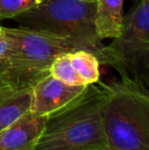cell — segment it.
Returning a JSON list of instances; mask_svg holds the SVG:
<instances>
[{"label":"cell","mask_w":149,"mask_h":150,"mask_svg":"<svg viewBox=\"0 0 149 150\" xmlns=\"http://www.w3.org/2000/svg\"><path fill=\"white\" fill-rule=\"evenodd\" d=\"M2 32H3V27H2L1 25H0V35L2 34Z\"/></svg>","instance_id":"2e32d148"},{"label":"cell","mask_w":149,"mask_h":150,"mask_svg":"<svg viewBox=\"0 0 149 150\" xmlns=\"http://www.w3.org/2000/svg\"><path fill=\"white\" fill-rule=\"evenodd\" d=\"M70 59L76 73L86 85L99 81L100 63L93 53L86 50H75L70 52Z\"/></svg>","instance_id":"30bf717a"},{"label":"cell","mask_w":149,"mask_h":150,"mask_svg":"<svg viewBox=\"0 0 149 150\" xmlns=\"http://www.w3.org/2000/svg\"><path fill=\"white\" fill-rule=\"evenodd\" d=\"M46 117L32 111L25 113L0 133V150H36Z\"/></svg>","instance_id":"52a82bcc"},{"label":"cell","mask_w":149,"mask_h":150,"mask_svg":"<svg viewBox=\"0 0 149 150\" xmlns=\"http://www.w3.org/2000/svg\"><path fill=\"white\" fill-rule=\"evenodd\" d=\"M46 0H0V20L13 18L18 14L42 4Z\"/></svg>","instance_id":"7c38bea8"},{"label":"cell","mask_w":149,"mask_h":150,"mask_svg":"<svg viewBox=\"0 0 149 150\" xmlns=\"http://www.w3.org/2000/svg\"><path fill=\"white\" fill-rule=\"evenodd\" d=\"M103 64L148 88L149 0H141L124 16L121 34L105 45Z\"/></svg>","instance_id":"5b68a950"},{"label":"cell","mask_w":149,"mask_h":150,"mask_svg":"<svg viewBox=\"0 0 149 150\" xmlns=\"http://www.w3.org/2000/svg\"><path fill=\"white\" fill-rule=\"evenodd\" d=\"M9 41V53L4 76L13 90L33 87L49 75V69L58 55L75 51L68 39L43 30L20 26L4 28Z\"/></svg>","instance_id":"277c9868"},{"label":"cell","mask_w":149,"mask_h":150,"mask_svg":"<svg viewBox=\"0 0 149 150\" xmlns=\"http://www.w3.org/2000/svg\"><path fill=\"white\" fill-rule=\"evenodd\" d=\"M124 0H96L94 24L101 40L113 39L121 34L123 27Z\"/></svg>","instance_id":"ba28073f"},{"label":"cell","mask_w":149,"mask_h":150,"mask_svg":"<svg viewBox=\"0 0 149 150\" xmlns=\"http://www.w3.org/2000/svg\"><path fill=\"white\" fill-rule=\"evenodd\" d=\"M8 53H9V41L3 31L0 35V69L3 71V73L5 71L7 65Z\"/></svg>","instance_id":"4fadbf2b"},{"label":"cell","mask_w":149,"mask_h":150,"mask_svg":"<svg viewBox=\"0 0 149 150\" xmlns=\"http://www.w3.org/2000/svg\"><path fill=\"white\" fill-rule=\"evenodd\" d=\"M102 87L101 117L107 145L121 150H149L148 88L130 78L102 83Z\"/></svg>","instance_id":"7a4b0ae2"},{"label":"cell","mask_w":149,"mask_h":150,"mask_svg":"<svg viewBox=\"0 0 149 150\" xmlns=\"http://www.w3.org/2000/svg\"><path fill=\"white\" fill-rule=\"evenodd\" d=\"M87 86L66 85L49 74L32 87L30 111L47 117L72 103Z\"/></svg>","instance_id":"8992f818"},{"label":"cell","mask_w":149,"mask_h":150,"mask_svg":"<svg viewBox=\"0 0 149 150\" xmlns=\"http://www.w3.org/2000/svg\"><path fill=\"white\" fill-rule=\"evenodd\" d=\"M85 1H96V0H85Z\"/></svg>","instance_id":"e0dca14e"},{"label":"cell","mask_w":149,"mask_h":150,"mask_svg":"<svg viewBox=\"0 0 149 150\" xmlns=\"http://www.w3.org/2000/svg\"><path fill=\"white\" fill-rule=\"evenodd\" d=\"M95 150H121V149H117V148H114V147H112V146H108V145H106V146L101 147V148H98V149H95Z\"/></svg>","instance_id":"9a60e30c"},{"label":"cell","mask_w":149,"mask_h":150,"mask_svg":"<svg viewBox=\"0 0 149 150\" xmlns=\"http://www.w3.org/2000/svg\"><path fill=\"white\" fill-rule=\"evenodd\" d=\"M32 87L13 90L0 99V133L30 111Z\"/></svg>","instance_id":"9c48e42d"},{"label":"cell","mask_w":149,"mask_h":150,"mask_svg":"<svg viewBox=\"0 0 149 150\" xmlns=\"http://www.w3.org/2000/svg\"><path fill=\"white\" fill-rule=\"evenodd\" d=\"M102 83L88 85L66 107L47 115L36 150H95L107 145L101 117Z\"/></svg>","instance_id":"6da1fadb"},{"label":"cell","mask_w":149,"mask_h":150,"mask_svg":"<svg viewBox=\"0 0 149 150\" xmlns=\"http://www.w3.org/2000/svg\"><path fill=\"white\" fill-rule=\"evenodd\" d=\"M49 74L60 82L71 86H83L86 85L81 78L78 76L73 67L70 59V52L58 55L49 69Z\"/></svg>","instance_id":"8fae6325"},{"label":"cell","mask_w":149,"mask_h":150,"mask_svg":"<svg viewBox=\"0 0 149 150\" xmlns=\"http://www.w3.org/2000/svg\"><path fill=\"white\" fill-rule=\"evenodd\" d=\"M12 91H13V89L11 88V86L6 82L3 71L0 69V99L5 97L6 95L11 93Z\"/></svg>","instance_id":"5bb4252c"},{"label":"cell","mask_w":149,"mask_h":150,"mask_svg":"<svg viewBox=\"0 0 149 150\" xmlns=\"http://www.w3.org/2000/svg\"><path fill=\"white\" fill-rule=\"evenodd\" d=\"M96 1L46 0L12 20L22 26L66 37L77 50H86L104 62L105 45L95 30Z\"/></svg>","instance_id":"3957f363"}]
</instances>
